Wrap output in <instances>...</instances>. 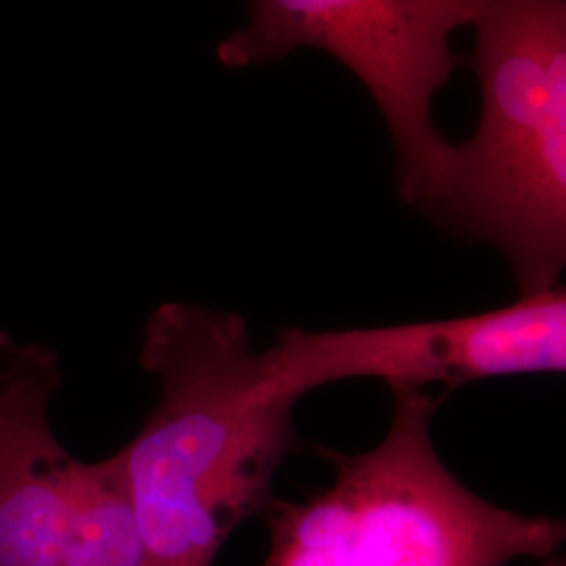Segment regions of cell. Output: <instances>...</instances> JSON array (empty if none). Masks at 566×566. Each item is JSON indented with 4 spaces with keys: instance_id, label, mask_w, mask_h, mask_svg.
<instances>
[{
    "instance_id": "1",
    "label": "cell",
    "mask_w": 566,
    "mask_h": 566,
    "mask_svg": "<svg viewBox=\"0 0 566 566\" xmlns=\"http://www.w3.org/2000/svg\"><path fill=\"white\" fill-rule=\"evenodd\" d=\"M139 361L158 403L116 453L154 566H212L227 537L275 504L296 446V401L264 374L242 315L166 303L143 327Z\"/></svg>"
},
{
    "instance_id": "2",
    "label": "cell",
    "mask_w": 566,
    "mask_h": 566,
    "mask_svg": "<svg viewBox=\"0 0 566 566\" xmlns=\"http://www.w3.org/2000/svg\"><path fill=\"white\" fill-rule=\"evenodd\" d=\"M472 30L479 122L420 210L495 245L531 296L566 271V0H483Z\"/></svg>"
},
{
    "instance_id": "3",
    "label": "cell",
    "mask_w": 566,
    "mask_h": 566,
    "mask_svg": "<svg viewBox=\"0 0 566 566\" xmlns=\"http://www.w3.org/2000/svg\"><path fill=\"white\" fill-rule=\"evenodd\" d=\"M385 439L357 455H334L336 476L301 504L269 510L263 566H507L547 560L566 542V521L495 506L441 460L437 403L395 386Z\"/></svg>"
},
{
    "instance_id": "4",
    "label": "cell",
    "mask_w": 566,
    "mask_h": 566,
    "mask_svg": "<svg viewBox=\"0 0 566 566\" xmlns=\"http://www.w3.org/2000/svg\"><path fill=\"white\" fill-rule=\"evenodd\" d=\"M481 9L483 0H256L245 25L219 42L217 60L242 70L315 49L338 61L385 118L401 200L420 208L451 145L434 99L460 65L453 34Z\"/></svg>"
},
{
    "instance_id": "5",
    "label": "cell",
    "mask_w": 566,
    "mask_h": 566,
    "mask_svg": "<svg viewBox=\"0 0 566 566\" xmlns=\"http://www.w3.org/2000/svg\"><path fill=\"white\" fill-rule=\"evenodd\" d=\"M264 371L283 397L343 380L395 386L464 385L523 374H566V287L483 313L416 324L285 327L263 350Z\"/></svg>"
},
{
    "instance_id": "6",
    "label": "cell",
    "mask_w": 566,
    "mask_h": 566,
    "mask_svg": "<svg viewBox=\"0 0 566 566\" xmlns=\"http://www.w3.org/2000/svg\"><path fill=\"white\" fill-rule=\"evenodd\" d=\"M60 359L2 332L0 343V566H60L74 458L51 426Z\"/></svg>"
},
{
    "instance_id": "7",
    "label": "cell",
    "mask_w": 566,
    "mask_h": 566,
    "mask_svg": "<svg viewBox=\"0 0 566 566\" xmlns=\"http://www.w3.org/2000/svg\"><path fill=\"white\" fill-rule=\"evenodd\" d=\"M60 566H154L116 455L99 462L74 458Z\"/></svg>"
},
{
    "instance_id": "8",
    "label": "cell",
    "mask_w": 566,
    "mask_h": 566,
    "mask_svg": "<svg viewBox=\"0 0 566 566\" xmlns=\"http://www.w3.org/2000/svg\"><path fill=\"white\" fill-rule=\"evenodd\" d=\"M542 566H566V560L565 558H549Z\"/></svg>"
}]
</instances>
